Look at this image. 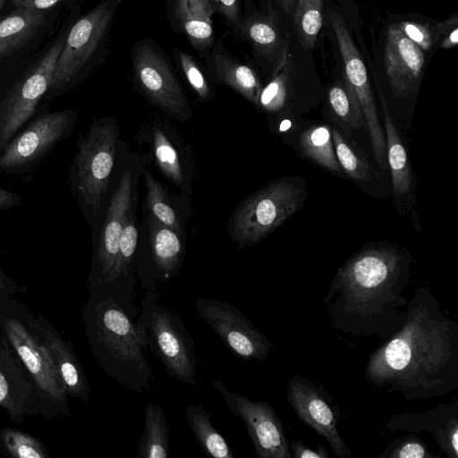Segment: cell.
<instances>
[{
    "label": "cell",
    "instance_id": "1",
    "mask_svg": "<svg viewBox=\"0 0 458 458\" xmlns=\"http://www.w3.org/2000/svg\"><path fill=\"white\" fill-rule=\"evenodd\" d=\"M366 381L405 400H428L458 386V323L440 309L430 288L410 300L402 327L369 357Z\"/></svg>",
    "mask_w": 458,
    "mask_h": 458
},
{
    "label": "cell",
    "instance_id": "2",
    "mask_svg": "<svg viewBox=\"0 0 458 458\" xmlns=\"http://www.w3.org/2000/svg\"><path fill=\"white\" fill-rule=\"evenodd\" d=\"M413 259L398 244L369 242L337 270L323 298L331 324L352 337L386 339L403 324L410 300L403 292Z\"/></svg>",
    "mask_w": 458,
    "mask_h": 458
},
{
    "label": "cell",
    "instance_id": "3",
    "mask_svg": "<svg viewBox=\"0 0 458 458\" xmlns=\"http://www.w3.org/2000/svg\"><path fill=\"white\" fill-rule=\"evenodd\" d=\"M83 320L91 352L104 371L125 388L148 392L154 374L143 353L142 333L98 283L90 282Z\"/></svg>",
    "mask_w": 458,
    "mask_h": 458
},
{
    "label": "cell",
    "instance_id": "4",
    "mask_svg": "<svg viewBox=\"0 0 458 458\" xmlns=\"http://www.w3.org/2000/svg\"><path fill=\"white\" fill-rule=\"evenodd\" d=\"M0 330L24 365L34 385L33 412L42 408L68 415L67 392L52 355L34 324V314L13 296L0 300Z\"/></svg>",
    "mask_w": 458,
    "mask_h": 458
},
{
    "label": "cell",
    "instance_id": "5",
    "mask_svg": "<svg viewBox=\"0 0 458 458\" xmlns=\"http://www.w3.org/2000/svg\"><path fill=\"white\" fill-rule=\"evenodd\" d=\"M119 125L114 116L95 119L77 140L69 168L72 193L90 226H95L114 165Z\"/></svg>",
    "mask_w": 458,
    "mask_h": 458
},
{
    "label": "cell",
    "instance_id": "6",
    "mask_svg": "<svg viewBox=\"0 0 458 458\" xmlns=\"http://www.w3.org/2000/svg\"><path fill=\"white\" fill-rule=\"evenodd\" d=\"M307 193L301 176L268 182L233 209L228 226L232 241L240 246L259 243L302 208Z\"/></svg>",
    "mask_w": 458,
    "mask_h": 458
},
{
    "label": "cell",
    "instance_id": "7",
    "mask_svg": "<svg viewBox=\"0 0 458 458\" xmlns=\"http://www.w3.org/2000/svg\"><path fill=\"white\" fill-rule=\"evenodd\" d=\"M158 295L147 292L136 325L146 346L164 365L167 373L182 383L196 386L197 359L194 342L182 317L160 305Z\"/></svg>",
    "mask_w": 458,
    "mask_h": 458
},
{
    "label": "cell",
    "instance_id": "8",
    "mask_svg": "<svg viewBox=\"0 0 458 458\" xmlns=\"http://www.w3.org/2000/svg\"><path fill=\"white\" fill-rule=\"evenodd\" d=\"M121 0H101L80 18L65 36L46 101L79 82L97 53L104 47Z\"/></svg>",
    "mask_w": 458,
    "mask_h": 458
},
{
    "label": "cell",
    "instance_id": "9",
    "mask_svg": "<svg viewBox=\"0 0 458 458\" xmlns=\"http://www.w3.org/2000/svg\"><path fill=\"white\" fill-rule=\"evenodd\" d=\"M65 36L61 35L22 75L0 85V155L36 114L40 101L49 89Z\"/></svg>",
    "mask_w": 458,
    "mask_h": 458
},
{
    "label": "cell",
    "instance_id": "10",
    "mask_svg": "<svg viewBox=\"0 0 458 458\" xmlns=\"http://www.w3.org/2000/svg\"><path fill=\"white\" fill-rule=\"evenodd\" d=\"M77 121L78 112L73 109L39 114L5 147L0 155V171L5 174L30 171L72 133Z\"/></svg>",
    "mask_w": 458,
    "mask_h": 458
},
{
    "label": "cell",
    "instance_id": "11",
    "mask_svg": "<svg viewBox=\"0 0 458 458\" xmlns=\"http://www.w3.org/2000/svg\"><path fill=\"white\" fill-rule=\"evenodd\" d=\"M132 66L140 93L155 106L182 122H189L192 111L168 61L149 41L133 47Z\"/></svg>",
    "mask_w": 458,
    "mask_h": 458
},
{
    "label": "cell",
    "instance_id": "12",
    "mask_svg": "<svg viewBox=\"0 0 458 458\" xmlns=\"http://www.w3.org/2000/svg\"><path fill=\"white\" fill-rule=\"evenodd\" d=\"M195 308L199 317L235 356L243 360L259 361L268 357L273 344L234 305L219 300L199 298Z\"/></svg>",
    "mask_w": 458,
    "mask_h": 458
},
{
    "label": "cell",
    "instance_id": "13",
    "mask_svg": "<svg viewBox=\"0 0 458 458\" xmlns=\"http://www.w3.org/2000/svg\"><path fill=\"white\" fill-rule=\"evenodd\" d=\"M213 384L228 410L243 421L258 458L293 457L282 420L273 406L230 391L218 379Z\"/></svg>",
    "mask_w": 458,
    "mask_h": 458
},
{
    "label": "cell",
    "instance_id": "14",
    "mask_svg": "<svg viewBox=\"0 0 458 458\" xmlns=\"http://www.w3.org/2000/svg\"><path fill=\"white\" fill-rule=\"evenodd\" d=\"M137 139L148 144L159 172L184 194L191 196L193 153L174 126L163 117H154L140 127Z\"/></svg>",
    "mask_w": 458,
    "mask_h": 458
},
{
    "label": "cell",
    "instance_id": "15",
    "mask_svg": "<svg viewBox=\"0 0 458 458\" xmlns=\"http://www.w3.org/2000/svg\"><path fill=\"white\" fill-rule=\"evenodd\" d=\"M287 402L304 424L327 440L336 457L352 456L337 428L340 409L328 391L310 378L296 375L288 381Z\"/></svg>",
    "mask_w": 458,
    "mask_h": 458
},
{
    "label": "cell",
    "instance_id": "16",
    "mask_svg": "<svg viewBox=\"0 0 458 458\" xmlns=\"http://www.w3.org/2000/svg\"><path fill=\"white\" fill-rule=\"evenodd\" d=\"M134 165L123 169L119 184L109 202L98 237L90 282L104 283L118 253L120 239L128 216L136 205L137 171Z\"/></svg>",
    "mask_w": 458,
    "mask_h": 458
},
{
    "label": "cell",
    "instance_id": "17",
    "mask_svg": "<svg viewBox=\"0 0 458 458\" xmlns=\"http://www.w3.org/2000/svg\"><path fill=\"white\" fill-rule=\"evenodd\" d=\"M383 129L386 139V160L392 179L394 204L399 216H409L420 231L416 210V178L408 150L390 113L386 101L380 96Z\"/></svg>",
    "mask_w": 458,
    "mask_h": 458
},
{
    "label": "cell",
    "instance_id": "18",
    "mask_svg": "<svg viewBox=\"0 0 458 458\" xmlns=\"http://www.w3.org/2000/svg\"><path fill=\"white\" fill-rule=\"evenodd\" d=\"M424 54L400 29L398 24L387 30L385 47V68L393 95L409 98L416 95L422 80Z\"/></svg>",
    "mask_w": 458,
    "mask_h": 458
},
{
    "label": "cell",
    "instance_id": "19",
    "mask_svg": "<svg viewBox=\"0 0 458 458\" xmlns=\"http://www.w3.org/2000/svg\"><path fill=\"white\" fill-rule=\"evenodd\" d=\"M331 24L344 63V81L360 106L367 129L370 131H377L381 128V119L365 64L352 41L344 21L338 13H331Z\"/></svg>",
    "mask_w": 458,
    "mask_h": 458
},
{
    "label": "cell",
    "instance_id": "20",
    "mask_svg": "<svg viewBox=\"0 0 458 458\" xmlns=\"http://www.w3.org/2000/svg\"><path fill=\"white\" fill-rule=\"evenodd\" d=\"M34 385L24 365L0 330V407L15 423L33 413Z\"/></svg>",
    "mask_w": 458,
    "mask_h": 458
},
{
    "label": "cell",
    "instance_id": "21",
    "mask_svg": "<svg viewBox=\"0 0 458 458\" xmlns=\"http://www.w3.org/2000/svg\"><path fill=\"white\" fill-rule=\"evenodd\" d=\"M389 430L428 431L448 458H458V403L439 404L420 413H400L390 417Z\"/></svg>",
    "mask_w": 458,
    "mask_h": 458
},
{
    "label": "cell",
    "instance_id": "22",
    "mask_svg": "<svg viewBox=\"0 0 458 458\" xmlns=\"http://www.w3.org/2000/svg\"><path fill=\"white\" fill-rule=\"evenodd\" d=\"M34 324L50 351L68 395L80 398L87 403L90 394V387L83 368L71 344L42 315H34Z\"/></svg>",
    "mask_w": 458,
    "mask_h": 458
},
{
    "label": "cell",
    "instance_id": "23",
    "mask_svg": "<svg viewBox=\"0 0 458 458\" xmlns=\"http://www.w3.org/2000/svg\"><path fill=\"white\" fill-rule=\"evenodd\" d=\"M331 134L335 156L344 174L370 195H389V189L385 187L386 182H383L380 174L370 165L366 154L352 138L346 136L334 125H331Z\"/></svg>",
    "mask_w": 458,
    "mask_h": 458
},
{
    "label": "cell",
    "instance_id": "24",
    "mask_svg": "<svg viewBox=\"0 0 458 458\" xmlns=\"http://www.w3.org/2000/svg\"><path fill=\"white\" fill-rule=\"evenodd\" d=\"M288 144L313 164L338 176H344L335 156L331 124L309 122Z\"/></svg>",
    "mask_w": 458,
    "mask_h": 458
},
{
    "label": "cell",
    "instance_id": "25",
    "mask_svg": "<svg viewBox=\"0 0 458 458\" xmlns=\"http://www.w3.org/2000/svg\"><path fill=\"white\" fill-rule=\"evenodd\" d=\"M216 8L211 0H176L174 14L192 47L208 52L213 44L212 15Z\"/></svg>",
    "mask_w": 458,
    "mask_h": 458
},
{
    "label": "cell",
    "instance_id": "26",
    "mask_svg": "<svg viewBox=\"0 0 458 458\" xmlns=\"http://www.w3.org/2000/svg\"><path fill=\"white\" fill-rule=\"evenodd\" d=\"M146 185L144 201L145 216L166 225L185 236V220L179 199L173 196L166 187L147 169H141Z\"/></svg>",
    "mask_w": 458,
    "mask_h": 458
},
{
    "label": "cell",
    "instance_id": "27",
    "mask_svg": "<svg viewBox=\"0 0 458 458\" xmlns=\"http://www.w3.org/2000/svg\"><path fill=\"white\" fill-rule=\"evenodd\" d=\"M145 219L154 263L165 278H170L179 272L183 262L185 236L149 217Z\"/></svg>",
    "mask_w": 458,
    "mask_h": 458
},
{
    "label": "cell",
    "instance_id": "28",
    "mask_svg": "<svg viewBox=\"0 0 458 458\" xmlns=\"http://www.w3.org/2000/svg\"><path fill=\"white\" fill-rule=\"evenodd\" d=\"M212 60L218 81L258 108L263 87L255 72L218 47L214 49Z\"/></svg>",
    "mask_w": 458,
    "mask_h": 458
},
{
    "label": "cell",
    "instance_id": "29",
    "mask_svg": "<svg viewBox=\"0 0 458 458\" xmlns=\"http://www.w3.org/2000/svg\"><path fill=\"white\" fill-rule=\"evenodd\" d=\"M327 113L332 125L350 138L354 131L366 126L360 106L344 81L327 89Z\"/></svg>",
    "mask_w": 458,
    "mask_h": 458
},
{
    "label": "cell",
    "instance_id": "30",
    "mask_svg": "<svg viewBox=\"0 0 458 458\" xmlns=\"http://www.w3.org/2000/svg\"><path fill=\"white\" fill-rule=\"evenodd\" d=\"M43 21V13L30 8H18L0 21V59L25 43Z\"/></svg>",
    "mask_w": 458,
    "mask_h": 458
},
{
    "label": "cell",
    "instance_id": "31",
    "mask_svg": "<svg viewBox=\"0 0 458 458\" xmlns=\"http://www.w3.org/2000/svg\"><path fill=\"white\" fill-rule=\"evenodd\" d=\"M186 417L191 431L207 455L215 458H233L225 439L213 427L210 414L201 404L190 403L185 407Z\"/></svg>",
    "mask_w": 458,
    "mask_h": 458
},
{
    "label": "cell",
    "instance_id": "32",
    "mask_svg": "<svg viewBox=\"0 0 458 458\" xmlns=\"http://www.w3.org/2000/svg\"><path fill=\"white\" fill-rule=\"evenodd\" d=\"M167 457H170L169 428L163 409L155 403H148L146 407L144 430L137 458Z\"/></svg>",
    "mask_w": 458,
    "mask_h": 458
},
{
    "label": "cell",
    "instance_id": "33",
    "mask_svg": "<svg viewBox=\"0 0 458 458\" xmlns=\"http://www.w3.org/2000/svg\"><path fill=\"white\" fill-rule=\"evenodd\" d=\"M294 26L305 48H311L323 24V0H297Z\"/></svg>",
    "mask_w": 458,
    "mask_h": 458
},
{
    "label": "cell",
    "instance_id": "34",
    "mask_svg": "<svg viewBox=\"0 0 458 458\" xmlns=\"http://www.w3.org/2000/svg\"><path fill=\"white\" fill-rule=\"evenodd\" d=\"M240 30L255 48L264 55H271L279 47V32L266 17H250L239 24Z\"/></svg>",
    "mask_w": 458,
    "mask_h": 458
},
{
    "label": "cell",
    "instance_id": "35",
    "mask_svg": "<svg viewBox=\"0 0 458 458\" xmlns=\"http://www.w3.org/2000/svg\"><path fill=\"white\" fill-rule=\"evenodd\" d=\"M138 237L135 205L130 212L123 228L114 265L103 283L104 284L113 283L127 273L137 248Z\"/></svg>",
    "mask_w": 458,
    "mask_h": 458
},
{
    "label": "cell",
    "instance_id": "36",
    "mask_svg": "<svg viewBox=\"0 0 458 458\" xmlns=\"http://www.w3.org/2000/svg\"><path fill=\"white\" fill-rule=\"evenodd\" d=\"M1 444L5 451L17 458H47L44 445L32 436L13 428H4L0 434Z\"/></svg>",
    "mask_w": 458,
    "mask_h": 458
},
{
    "label": "cell",
    "instance_id": "37",
    "mask_svg": "<svg viewBox=\"0 0 458 458\" xmlns=\"http://www.w3.org/2000/svg\"><path fill=\"white\" fill-rule=\"evenodd\" d=\"M379 458H439L413 432L390 442Z\"/></svg>",
    "mask_w": 458,
    "mask_h": 458
},
{
    "label": "cell",
    "instance_id": "38",
    "mask_svg": "<svg viewBox=\"0 0 458 458\" xmlns=\"http://www.w3.org/2000/svg\"><path fill=\"white\" fill-rule=\"evenodd\" d=\"M176 53L184 77L199 101H210L213 92L198 64L187 53L182 50Z\"/></svg>",
    "mask_w": 458,
    "mask_h": 458
},
{
    "label": "cell",
    "instance_id": "39",
    "mask_svg": "<svg viewBox=\"0 0 458 458\" xmlns=\"http://www.w3.org/2000/svg\"><path fill=\"white\" fill-rule=\"evenodd\" d=\"M309 122L303 117L288 114L276 116L268 121L271 131L281 136L287 144Z\"/></svg>",
    "mask_w": 458,
    "mask_h": 458
},
{
    "label": "cell",
    "instance_id": "40",
    "mask_svg": "<svg viewBox=\"0 0 458 458\" xmlns=\"http://www.w3.org/2000/svg\"><path fill=\"white\" fill-rule=\"evenodd\" d=\"M398 26L421 50L427 51L432 47V33L427 26L411 21H402Z\"/></svg>",
    "mask_w": 458,
    "mask_h": 458
},
{
    "label": "cell",
    "instance_id": "41",
    "mask_svg": "<svg viewBox=\"0 0 458 458\" xmlns=\"http://www.w3.org/2000/svg\"><path fill=\"white\" fill-rule=\"evenodd\" d=\"M218 11L232 25H239L241 17L240 0H211Z\"/></svg>",
    "mask_w": 458,
    "mask_h": 458
},
{
    "label": "cell",
    "instance_id": "42",
    "mask_svg": "<svg viewBox=\"0 0 458 458\" xmlns=\"http://www.w3.org/2000/svg\"><path fill=\"white\" fill-rule=\"evenodd\" d=\"M292 455L295 458H328L329 454L322 445L311 449L301 441H292L290 444Z\"/></svg>",
    "mask_w": 458,
    "mask_h": 458
},
{
    "label": "cell",
    "instance_id": "43",
    "mask_svg": "<svg viewBox=\"0 0 458 458\" xmlns=\"http://www.w3.org/2000/svg\"><path fill=\"white\" fill-rule=\"evenodd\" d=\"M21 203L22 199L18 193L0 187V210L11 209Z\"/></svg>",
    "mask_w": 458,
    "mask_h": 458
},
{
    "label": "cell",
    "instance_id": "44",
    "mask_svg": "<svg viewBox=\"0 0 458 458\" xmlns=\"http://www.w3.org/2000/svg\"><path fill=\"white\" fill-rule=\"evenodd\" d=\"M62 1L64 0H13V3L18 8H30L42 11L53 7Z\"/></svg>",
    "mask_w": 458,
    "mask_h": 458
},
{
    "label": "cell",
    "instance_id": "45",
    "mask_svg": "<svg viewBox=\"0 0 458 458\" xmlns=\"http://www.w3.org/2000/svg\"><path fill=\"white\" fill-rule=\"evenodd\" d=\"M17 289L16 284L9 277L0 276V300L13 296Z\"/></svg>",
    "mask_w": 458,
    "mask_h": 458
},
{
    "label": "cell",
    "instance_id": "46",
    "mask_svg": "<svg viewBox=\"0 0 458 458\" xmlns=\"http://www.w3.org/2000/svg\"><path fill=\"white\" fill-rule=\"evenodd\" d=\"M458 43V28L455 26L453 30L443 39L442 47L451 48Z\"/></svg>",
    "mask_w": 458,
    "mask_h": 458
},
{
    "label": "cell",
    "instance_id": "47",
    "mask_svg": "<svg viewBox=\"0 0 458 458\" xmlns=\"http://www.w3.org/2000/svg\"><path fill=\"white\" fill-rule=\"evenodd\" d=\"M277 3L282 6L284 12L290 13L293 6V0H276Z\"/></svg>",
    "mask_w": 458,
    "mask_h": 458
},
{
    "label": "cell",
    "instance_id": "48",
    "mask_svg": "<svg viewBox=\"0 0 458 458\" xmlns=\"http://www.w3.org/2000/svg\"><path fill=\"white\" fill-rule=\"evenodd\" d=\"M5 0H0V9L2 8L4 3Z\"/></svg>",
    "mask_w": 458,
    "mask_h": 458
},
{
    "label": "cell",
    "instance_id": "49",
    "mask_svg": "<svg viewBox=\"0 0 458 458\" xmlns=\"http://www.w3.org/2000/svg\"><path fill=\"white\" fill-rule=\"evenodd\" d=\"M0 276H4V274L2 272L1 269H0Z\"/></svg>",
    "mask_w": 458,
    "mask_h": 458
}]
</instances>
